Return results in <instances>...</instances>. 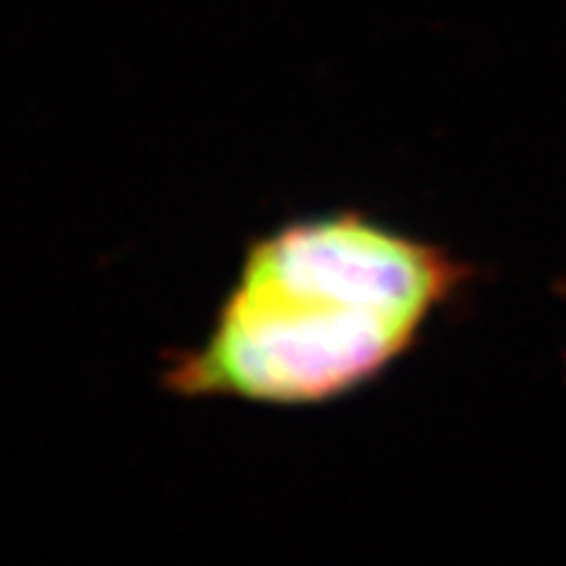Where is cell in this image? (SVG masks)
Returning <instances> with one entry per match:
<instances>
[{
  "label": "cell",
  "instance_id": "7a4b0ae2",
  "mask_svg": "<svg viewBox=\"0 0 566 566\" xmlns=\"http://www.w3.org/2000/svg\"><path fill=\"white\" fill-rule=\"evenodd\" d=\"M562 294L566 296V279H564V283H562Z\"/></svg>",
  "mask_w": 566,
  "mask_h": 566
},
{
  "label": "cell",
  "instance_id": "6da1fadb",
  "mask_svg": "<svg viewBox=\"0 0 566 566\" xmlns=\"http://www.w3.org/2000/svg\"><path fill=\"white\" fill-rule=\"evenodd\" d=\"M478 279L449 247L349 208L247 242L202 342L168 352L176 399L315 407L349 396L420 344Z\"/></svg>",
  "mask_w": 566,
  "mask_h": 566
}]
</instances>
